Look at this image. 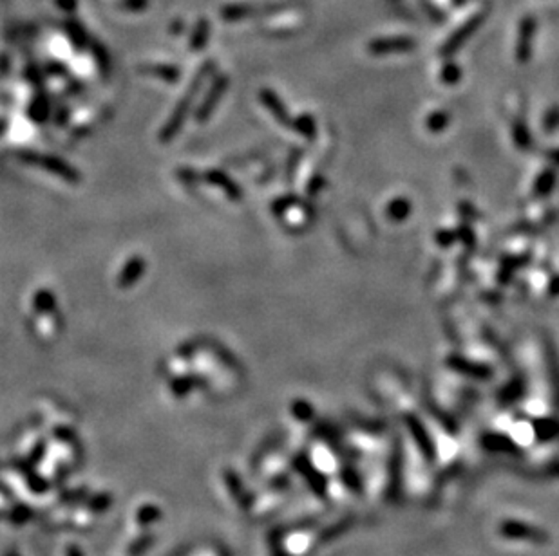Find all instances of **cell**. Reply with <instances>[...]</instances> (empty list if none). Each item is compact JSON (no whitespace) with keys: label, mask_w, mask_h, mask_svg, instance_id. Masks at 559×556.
Wrapping results in <instances>:
<instances>
[{"label":"cell","mask_w":559,"mask_h":556,"mask_svg":"<svg viewBox=\"0 0 559 556\" xmlns=\"http://www.w3.org/2000/svg\"><path fill=\"white\" fill-rule=\"evenodd\" d=\"M123 9H131V11H140L147 8V0H122L120 2Z\"/></svg>","instance_id":"cell-1"},{"label":"cell","mask_w":559,"mask_h":556,"mask_svg":"<svg viewBox=\"0 0 559 556\" xmlns=\"http://www.w3.org/2000/svg\"><path fill=\"white\" fill-rule=\"evenodd\" d=\"M58 4L65 9H75V6H77V0H58Z\"/></svg>","instance_id":"cell-2"}]
</instances>
